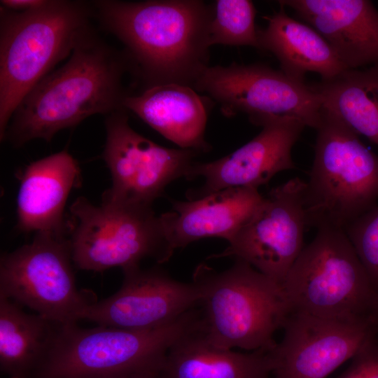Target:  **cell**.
Listing matches in <instances>:
<instances>
[{"label": "cell", "mask_w": 378, "mask_h": 378, "mask_svg": "<svg viewBox=\"0 0 378 378\" xmlns=\"http://www.w3.org/2000/svg\"><path fill=\"white\" fill-rule=\"evenodd\" d=\"M91 2L49 0L29 12L0 8V139L26 94L93 28Z\"/></svg>", "instance_id": "cell-3"}, {"label": "cell", "mask_w": 378, "mask_h": 378, "mask_svg": "<svg viewBox=\"0 0 378 378\" xmlns=\"http://www.w3.org/2000/svg\"><path fill=\"white\" fill-rule=\"evenodd\" d=\"M281 286L292 312L372 321L377 293L344 230L317 229Z\"/></svg>", "instance_id": "cell-7"}, {"label": "cell", "mask_w": 378, "mask_h": 378, "mask_svg": "<svg viewBox=\"0 0 378 378\" xmlns=\"http://www.w3.org/2000/svg\"><path fill=\"white\" fill-rule=\"evenodd\" d=\"M49 0H1V7L15 12H29L46 6Z\"/></svg>", "instance_id": "cell-27"}, {"label": "cell", "mask_w": 378, "mask_h": 378, "mask_svg": "<svg viewBox=\"0 0 378 378\" xmlns=\"http://www.w3.org/2000/svg\"><path fill=\"white\" fill-rule=\"evenodd\" d=\"M122 271L120 288L88 306L80 320L102 326L150 329L172 323L200 303L201 291L194 281H178L159 267Z\"/></svg>", "instance_id": "cell-14"}, {"label": "cell", "mask_w": 378, "mask_h": 378, "mask_svg": "<svg viewBox=\"0 0 378 378\" xmlns=\"http://www.w3.org/2000/svg\"><path fill=\"white\" fill-rule=\"evenodd\" d=\"M372 320H341L291 312L270 351L272 378H327L358 351L375 328Z\"/></svg>", "instance_id": "cell-13"}, {"label": "cell", "mask_w": 378, "mask_h": 378, "mask_svg": "<svg viewBox=\"0 0 378 378\" xmlns=\"http://www.w3.org/2000/svg\"><path fill=\"white\" fill-rule=\"evenodd\" d=\"M104 125L102 156L112 186L102 200L151 206L169 183L186 178L199 154L190 149L166 148L141 135L130 127L124 108L106 115Z\"/></svg>", "instance_id": "cell-11"}, {"label": "cell", "mask_w": 378, "mask_h": 378, "mask_svg": "<svg viewBox=\"0 0 378 378\" xmlns=\"http://www.w3.org/2000/svg\"><path fill=\"white\" fill-rule=\"evenodd\" d=\"M93 16L123 45L127 71L143 90L166 84L194 89L209 66L213 4L202 0L91 1Z\"/></svg>", "instance_id": "cell-1"}, {"label": "cell", "mask_w": 378, "mask_h": 378, "mask_svg": "<svg viewBox=\"0 0 378 378\" xmlns=\"http://www.w3.org/2000/svg\"><path fill=\"white\" fill-rule=\"evenodd\" d=\"M344 230L378 293V205L358 217Z\"/></svg>", "instance_id": "cell-25"}, {"label": "cell", "mask_w": 378, "mask_h": 378, "mask_svg": "<svg viewBox=\"0 0 378 378\" xmlns=\"http://www.w3.org/2000/svg\"><path fill=\"white\" fill-rule=\"evenodd\" d=\"M336 378H378V328L351 358L347 368Z\"/></svg>", "instance_id": "cell-26"}, {"label": "cell", "mask_w": 378, "mask_h": 378, "mask_svg": "<svg viewBox=\"0 0 378 378\" xmlns=\"http://www.w3.org/2000/svg\"><path fill=\"white\" fill-rule=\"evenodd\" d=\"M316 130L314 157L304 192L307 225L344 230L377 205L378 155L323 110Z\"/></svg>", "instance_id": "cell-6"}, {"label": "cell", "mask_w": 378, "mask_h": 378, "mask_svg": "<svg viewBox=\"0 0 378 378\" xmlns=\"http://www.w3.org/2000/svg\"><path fill=\"white\" fill-rule=\"evenodd\" d=\"M330 45L347 69L378 65V10L366 0H284Z\"/></svg>", "instance_id": "cell-16"}, {"label": "cell", "mask_w": 378, "mask_h": 378, "mask_svg": "<svg viewBox=\"0 0 378 378\" xmlns=\"http://www.w3.org/2000/svg\"><path fill=\"white\" fill-rule=\"evenodd\" d=\"M122 107L181 148L199 153L211 149L204 139L206 107L192 88L174 83L153 86L128 94Z\"/></svg>", "instance_id": "cell-19"}, {"label": "cell", "mask_w": 378, "mask_h": 378, "mask_svg": "<svg viewBox=\"0 0 378 378\" xmlns=\"http://www.w3.org/2000/svg\"><path fill=\"white\" fill-rule=\"evenodd\" d=\"M270 351L239 352L210 343L202 327L169 351L164 378H272Z\"/></svg>", "instance_id": "cell-21"}, {"label": "cell", "mask_w": 378, "mask_h": 378, "mask_svg": "<svg viewBox=\"0 0 378 378\" xmlns=\"http://www.w3.org/2000/svg\"><path fill=\"white\" fill-rule=\"evenodd\" d=\"M59 325L0 295L1 370L9 378H34Z\"/></svg>", "instance_id": "cell-22"}, {"label": "cell", "mask_w": 378, "mask_h": 378, "mask_svg": "<svg viewBox=\"0 0 378 378\" xmlns=\"http://www.w3.org/2000/svg\"><path fill=\"white\" fill-rule=\"evenodd\" d=\"M209 25V44L247 46L260 49L255 8L248 0H217Z\"/></svg>", "instance_id": "cell-24"}, {"label": "cell", "mask_w": 378, "mask_h": 378, "mask_svg": "<svg viewBox=\"0 0 378 378\" xmlns=\"http://www.w3.org/2000/svg\"><path fill=\"white\" fill-rule=\"evenodd\" d=\"M312 87L323 111L378 146V65L346 69Z\"/></svg>", "instance_id": "cell-23"}, {"label": "cell", "mask_w": 378, "mask_h": 378, "mask_svg": "<svg viewBox=\"0 0 378 378\" xmlns=\"http://www.w3.org/2000/svg\"><path fill=\"white\" fill-rule=\"evenodd\" d=\"M235 260L222 272L202 264L194 273L201 291L202 332L220 348L270 351L292 309L281 284Z\"/></svg>", "instance_id": "cell-4"}, {"label": "cell", "mask_w": 378, "mask_h": 378, "mask_svg": "<svg viewBox=\"0 0 378 378\" xmlns=\"http://www.w3.org/2000/svg\"><path fill=\"white\" fill-rule=\"evenodd\" d=\"M72 262L64 234L36 232L31 243L1 255L0 295L56 323H77L97 299L77 288Z\"/></svg>", "instance_id": "cell-9"}, {"label": "cell", "mask_w": 378, "mask_h": 378, "mask_svg": "<svg viewBox=\"0 0 378 378\" xmlns=\"http://www.w3.org/2000/svg\"><path fill=\"white\" fill-rule=\"evenodd\" d=\"M265 19L266 27L258 30L260 49L272 52L286 75L304 81L307 72H316L326 80L347 69L316 30L288 16L283 6Z\"/></svg>", "instance_id": "cell-20"}, {"label": "cell", "mask_w": 378, "mask_h": 378, "mask_svg": "<svg viewBox=\"0 0 378 378\" xmlns=\"http://www.w3.org/2000/svg\"><path fill=\"white\" fill-rule=\"evenodd\" d=\"M162 370H140L120 373L102 378H164Z\"/></svg>", "instance_id": "cell-28"}, {"label": "cell", "mask_w": 378, "mask_h": 378, "mask_svg": "<svg viewBox=\"0 0 378 378\" xmlns=\"http://www.w3.org/2000/svg\"><path fill=\"white\" fill-rule=\"evenodd\" d=\"M194 90L217 104L224 115L244 113L258 126L290 117L316 129L321 121V102L312 86L262 64L209 66Z\"/></svg>", "instance_id": "cell-10"}, {"label": "cell", "mask_w": 378, "mask_h": 378, "mask_svg": "<svg viewBox=\"0 0 378 378\" xmlns=\"http://www.w3.org/2000/svg\"><path fill=\"white\" fill-rule=\"evenodd\" d=\"M192 309L164 326L127 329L59 325L34 378H102L140 370H162L169 349L198 330Z\"/></svg>", "instance_id": "cell-5"}, {"label": "cell", "mask_w": 378, "mask_h": 378, "mask_svg": "<svg viewBox=\"0 0 378 378\" xmlns=\"http://www.w3.org/2000/svg\"><path fill=\"white\" fill-rule=\"evenodd\" d=\"M127 71L122 51L104 42L92 29L66 63L42 78L22 99L4 140L15 147L37 139L50 142L58 132L92 115H107L122 108L129 94L122 85Z\"/></svg>", "instance_id": "cell-2"}, {"label": "cell", "mask_w": 378, "mask_h": 378, "mask_svg": "<svg viewBox=\"0 0 378 378\" xmlns=\"http://www.w3.org/2000/svg\"><path fill=\"white\" fill-rule=\"evenodd\" d=\"M304 187L295 177L272 188L228 246L209 258L241 260L282 285L304 246Z\"/></svg>", "instance_id": "cell-12"}, {"label": "cell", "mask_w": 378, "mask_h": 378, "mask_svg": "<svg viewBox=\"0 0 378 378\" xmlns=\"http://www.w3.org/2000/svg\"><path fill=\"white\" fill-rule=\"evenodd\" d=\"M262 199L258 189L231 188L195 200L172 201V211L159 216L174 251L207 237L230 241Z\"/></svg>", "instance_id": "cell-17"}, {"label": "cell", "mask_w": 378, "mask_h": 378, "mask_svg": "<svg viewBox=\"0 0 378 378\" xmlns=\"http://www.w3.org/2000/svg\"><path fill=\"white\" fill-rule=\"evenodd\" d=\"M66 225L73 262L80 270L103 272L139 266L152 258L167 262L174 251L164 235L160 216L151 206L102 200L95 206L83 197L70 207Z\"/></svg>", "instance_id": "cell-8"}, {"label": "cell", "mask_w": 378, "mask_h": 378, "mask_svg": "<svg viewBox=\"0 0 378 378\" xmlns=\"http://www.w3.org/2000/svg\"><path fill=\"white\" fill-rule=\"evenodd\" d=\"M260 126L262 129L257 136L232 153L211 162H194L186 178L204 181L188 191V200L231 188L258 189L276 174L295 168L291 151L304 124L281 117L265 120Z\"/></svg>", "instance_id": "cell-15"}, {"label": "cell", "mask_w": 378, "mask_h": 378, "mask_svg": "<svg viewBox=\"0 0 378 378\" xmlns=\"http://www.w3.org/2000/svg\"><path fill=\"white\" fill-rule=\"evenodd\" d=\"M17 197L18 227L24 232L65 234L64 211L80 171L66 149L28 164L21 172Z\"/></svg>", "instance_id": "cell-18"}, {"label": "cell", "mask_w": 378, "mask_h": 378, "mask_svg": "<svg viewBox=\"0 0 378 378\" xmlns=\"http://www.w3.org/2000/svg\"><path fill=\"white\" fill-rule=\"evenodd\" d=\"M372 321L374 323L375 326L378 328V293L374 311L372 314Z\"/></svg>", "instance_id": "cell-29"}]
</instances>
